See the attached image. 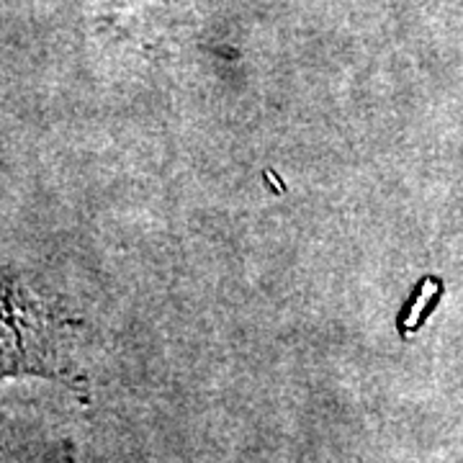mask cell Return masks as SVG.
<instances>
[{"instance_id":"obj_1","label":"cell","mask_w":463,"mask_h":463,"mask_svg":"<svg viewBox=\"0 0 463 463\" xmlns=\"http://www.w3.org/2000/svg\"><path fill=\"white\" fill-rule=\"evenodd\" d=\"M75 322L29 276L0 268V379L70 376Z\"/></svg>"}]
</instances>
